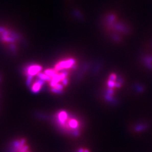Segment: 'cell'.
Here are the masks:
<instances>
[{"mask_svg": "<svg viewBox=\"0 0 152 152\" xmlns=\"http://www.w3.org/2000/svg\"><path fill=\"white\" fill-rule=\"evenodd\" d=\"M74 64H75V62L73 59L63 60L57 63L55 66V69L56 71H59L64 69L70 68L73 67Z\"/></svg>", "mask_w": 152, "mask_h": 152, "instance_id": "1", "label": "cell"}, {"mask_svg": "<svg viewBox=\"0 0 152 152\" xmlns=\"http://www.w3.org/2000/svg\"><path fill=\"white\" fill-rule=\"evenodd\" d=\"M41 68L40 66L34 65L30 66L29 68H28L27 69V73L28 74L29 76H33L36 74H37L38 73H39V72L41 71Z\"/></svg>", "mask_w": 152, "mask_h": 152, "instance_id": "2", "label": "cell"}, {"mask_svg": "<svg viewBox=\"0 0 152 152\" xmlns=\"http://www.w3.org/2000/svg\"><path fill=\"white\" fill-rule=\"evenodd\" d=\"M43 80L40 79L33 84L32 86V90L33 92H37L41 90V87H42L43 84Z\"/></svg>", "mask_w": 152, "mask_h": 152, "instance_id": "3", "label": "cell"}, {"mask_svg": "<svg viewBox=\"0 0 152 152\" xmlns=\"http://www.w3.org/2000/svg\"><path fill=\"white\" fill-rule=\"evenodd\" d=\"M116 78H117V76H116L114 73H112L110 75V77H109L110 79L113 80V81H115Z\"/></svg>", "mask_w": 152, "mask_h": 152, "instance_id": "4", "label": "cell"}, {"mask_svg": "<svg viewBox=\"0 0 152 152\" xmlns=\"http://www.w3.org/2000/svg\"><path fill=\"white\" fill-rule=\"evenodd\" d=\"M84 152H90L89 150H87V149H85V150H84Z\"/></svg>", "mask_w": 152, "mask_h": 152, "instance_id": "5", "label": "cell"}]
</instances>
